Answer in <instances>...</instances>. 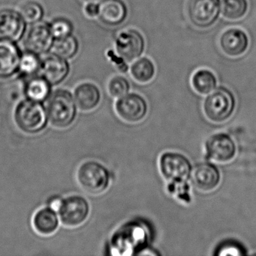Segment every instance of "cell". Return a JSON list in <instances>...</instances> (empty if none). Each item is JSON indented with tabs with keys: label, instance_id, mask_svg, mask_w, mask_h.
<instances>
[{
	"label": "cell",
	"instance_id": "cell-1",
	"mask_svg": "<svg viewBox=\"0 0 256 256\" xmlns=\"http://www.w3.org/2000/svg\"><path fill=\"white\" fill-rule=\"evenodd\" d=\"M49 124L58 130H66L72 126L77 118L78 106L74 96L70 90L56 89L46 102Z\"/></svg>",
	"mask_w": 256,
	"mask_h": 256
},
{
	"label": "cell",
	"instance_id": "cell-2",
	"mask_svg": "<svg viewBox=\"0 0 256 256\" xmlns=\"http://www.w3.org/2000/svg\"><path fill=\"white\" fill-rule=\"evenodd\" d=\"M14 120L20 132L30 136L42 132L49 124L44 103L26 98L19 102L16 106Z\"/></svg>",
	"mask_w": 256,
	"mask_h": 256
},
{
	"label": "cell",
	"instance_id": "cell-3",
	"mask_svg": "<svg viewBox=\"0 0 256 256\" xmlns=\"http://www.w3.org/2000/svg\"><path fill=\"white\" fill-rule=\"evenodd\" d=\"M236 100L233 92L220 86L208 94L203 103L204 114L214 124H222L233 115Z\"/></svg>",
	"mask_w": 256,
	"mask_h": 256
},
{
	"label": "cell",
	"instance_id": "cell-4",
	"mask_svg": "<svg viewBox=\"0 0 256 256\" xmlns=\"http://www.w3.org/2000/svg\"><path fill=\"white\" fill-rule=\"evenodd\" d=\"M77 181L86 192L100 194L110 186V172L102 163L88 160L84 162L78 168Z\"/></svg>",
	"mask_w": 256,
	"mask_h": 256
},
{
	"label": "cell",
	"instance_id": "cell-5",
	"mask_svg": "<svg viewBox=\"0 0 256 256\" xmlns=\"http://www.w3.org/2000/svg\"><path fill=\"white\" fill-rule=\"evenodd\" d=\"M186 12L193 26L198 29H208L220 18L221 0H187Z\"/></svg>",
	"mask_w": 256,
	"mask_h": 256
},
{
	"label": "cell",
	"instance_id": "cell-6",
	"mask_svg": "<svg viewBox=\"0 0 256 256\" xmlns=\"http://www.w3.org/2000/svg\"><path fill=\"white\" fill-rule=\"evenodd\" d=\"M58 212L60 222L64 226L79 227L89 218L90 204L86 198L79 194H72L61 200Z\"/></svg>",
	"mask_w": 256,
	"mask_h": 256
},
{
	"label": "cell",
	"instance_id": "cell-7",
	"mask_svg": "<svg viewBox=\"0 0 256 256\" xmlns=\"http://www.w3.org/2000/svg\"><path fill=\"white\" fill-rule=\"evenodd\" d=\"M160 169L164 179L174 182H186L191 176L192 166L182 154L166 152L160 158Z\"/></svg>",
	"mask_w": 256,
	"mask_h": 256
},
{
	"label": "cell",
	"instance_id": "cell-8",
	"mask_svg": "<svg viewBox=\"0 0 256 256\" xmlns=\"http://www.w3.org/2000/svg\"><path fill=\"white\" fill-rule=\"evenodd\" d=\"M115 110L119 118L128 124H138L146 118L148 106L142 96L132 92L118 98Z\"/></svg>",
	"mask_w": 256,
	"mask_h": 256
},
{
	"label": "cell",
	"instance_id": "cell-9",
	"mask_svg": "<svg viewBox=\"0 0 256 256\" xmlns=\"http://www.w3.org/2000/svg\"><path fill=\"white\" fill-rule=\"evenodd\" d=\"M144 37L136 29L122 31L116 37L115 48L116 53L127 62H132L140 58L145 50Z\"/></svg>",
	"mask_w": 256,
	"mask_h": 256
},
{
	"label": "cell",
	"instance_id": "cell-10",
	"mask_svg": "<svg viewBox=\"0 0 256 256\" xmlns=\"http://www.w3.org/2000/svg\"><path fill=\"white\" fill-rule=\"evenodd\" d=\"M205 150L209 160L218 163H227L236 156V146L230 136L217 133L206 140Z\"/></svg>",
	"mask_w": 256,
	"mask_h": 256
},
{
	"label": "cell",
	"instance_id": "cell-11",
	"mask_svg": "<svg viewBox=\"0 0 256 256\" xmlns=\"http://www.w3.org/2000/svg\"><path fill=\"white\" fill-rule=\"evenodd\" d=\"M54 42L48 24L38 23L28 30L24 43L26 50L41 56L48 54L53 49Z\"/></svg>",
	"mask_w": 256,
	"mask_h": 256
},
{
	"label": "cell",
	"instance_id": "cell-12",
	"mask_svg": "<svg viewBox=\"0 0 256 256\" xmlns=\"http://www.w3.org/2000/svg\"><path fill=\"white\" fill-rule=\"evenodd\" d=\"M26 24L19 12L10 8L0 10V38L18 42L25 36Z\"/></svg>",
	"mask_w": 256,
	"mask_h": 256
},
{
	"label": "cell",
	"instance_id": "cell-13",
	"mask_svg": "<svg viewBox=\"0 0 256 256\" xmlns=\"http://www.w3.org/2000/svg\"><path fill=\"white\" fill-rule=\"evenodd\" d=\"M22 52L16 42L0 38V80L18 73Z\"/></svg>",
	"mask_w": 256,
	"mask_h": 256
},
{
	"label": "cell",
	"instance_id": "cell-14",
	"mask_svg": "<svg viewBox=\"0 0 256 256\" xmlns=\"http://www.w3.org/2000/svg\"><path fill=\"white\" fill-rule=\"evenodd\" d=\"M70 73L68 60L61 58L56 54H48L42 59L38 74L48 80L52 86L62 84Z\"/></svg>",
	"mask_w": 256,
	"mask_h": 256
},
{
	"label": "cell",
	"instance_id": "cell-15",
	"mask_svg": "<svg viewBox=\"0 0 256 256\" xmlns=\"http://www.w3.org/2000/svg\"><path fill=\"white\" fill-rule=\"evenodd\" d=\"M250 40L245 31L236 28H229L221 34L218 40L222 52L229 58L242 56L248 50Z\"/></svg>",
	"mask_w": 256,
	"mask_h": 256
},
{
	"label": "cell",
	"instance_id": "cell-16",
	"mask_svg": "<svg viewBox=\"0 0 256 256\" xmlns=\"http://www.w3.org/2000/svg\"><path fill=\"white\" fill-rule=\"evenodd\" d=\"M193 185L204 192L214 191L221 181V174L218 168L210 162H202L196 164L192 170Z\"/></svg>",
	"mask_w": 256,
	"mask_h": 256
},
{
	"label": "cell",
	"instance_id": "cell-17",
	"mask_svg": "<svg viewBox=\"0 0 256 256\" xmlns=\"http://www.w3.org/2000/svg\"><path fill=\"white\" fill-rule=\"evenodd\" d=\"M128 14V6L124 0H106L100 4L98 18L106 26L114 28L122 24Z\"/></svg>",
	"mask_w": 256,
	"mask_h": 256
},
{
	"label": "cell",
	"instance_id": "cell-18",
	"mask_svg": "<svg viewBox=\"0 0 256 256\" xmlns=\"http://www.w3.org/2000/svg\"><path fill=\"white\" fill-rule=\"evenodd\" d=\"M73 96L78 108L82 112H92L101 102V91L95 84L91 82H84L78 85Z\"/></svg>",
	"mask_w": 256,
	"mask_h": 256
},
{
	"label": "cell",
	"instance_id": "cell-19",
	"mask_svg": "<svg viewBox=\"0 0 256 256\" xmlns=\"http://www.w3.org/2000/svg\"><path fill=\"white\" fill-rule=\"evenodd\" d=\"M60 223L58 211L50 206L38 210L32 217L34 229L43 236L54 234L59 228Z\"/></svg>",
	"mask_w": 256,
	"mask_h": 256
},
{
	"label": "cell",
	"instance_id": "cell-20",
	"mask_svg": "<svg viewBox=\"0 0 256 256\" xmlns=\"http://www.w3.org/2000/svg\"><path fill=\"white\" fill-rule=\"evenodd\" d=\"M52 86V84L44 77L36 74L24 79V94L28 100L44 103L53 92Z\"/></svg>",
	"mask_w": 256,
	"mask_h": 256
},
{
	"label": "cell",
	"instance_id": "cell-21",
	"mask_svg": "<svg viewBox=\"0 0 256 256\" xmlns=\"http://www.w3.org/2000/svg\"><path fill=\"white\" fill-rule=\"evenodd\" d=\"M192 86L197 94L208 95L216 88L217 78L215 74L208 68H200L193 74Z\"/></svg>",
	"mask_w": 256,
	"mask_h": 256
},
{
	"label": "cell",
	"instance_id": "cell-22",
	"mask_svg": "<svg viewBox=\"0 0 256 256\" xmlns=\"http://www.w3.org/2000/svg\"><path fill=\"white\" fill-rule=\"evenodd\" d=\"M130 73L134 80L138 83H149L155 77V64L146 56L138 58L132 64Z\"/></svg>",
	"mask_w": 256,
	"mask_h": 256
},
{
	"label": "cell",
	"instance_id": "cell-23",
	"mask_svg": "<svg viewBox=\"0 0 256 256\" xmlns=\"http://www.w3.org/2000/svg\"><path fill=\"white\" fill-rule=\"evenodd\" d=\"M247 0H221V14L228 20H238L248 12Z\"/></svg>",
	"mask_w": 256,
	"mask_h": 256
},
{
	"label": "cell",
	"instance_id": "cell-24",
	"mask_svg": "<svg viewBox=\"0 0 256 256\" xmlns=\"http://www.w3.org/2000/svg\"><path fill=\"white\" fill-rule=\"evenodd\" d=\"M42 58L34 52H22V59L18 74L24 79L38 74L41 67Z\"/></svg>",
	"mask_w": 256,
	"mask_h": 256
},
{
	"label": "cell",
	"instance_id": "cell-25",
	"mask_svg": "<svg viewBox=\"0 0 256 256\" xmlns=\"http://www.w3.org/2000/svg\"><path fill=\"white\" fill-rule=\"evenodd\" d=\"M52 50H54V53L64 59H72L78 53V40L73 35L60 40H55Z\"/></svg>",
	"mask_w": 256,
	"mask_h": 256
},
{
	"label": "cell",
	"instance_id": "cell-26",
	"mask_svg": "<svg viewBox=\"0 0 256 256\" xmlns=\"http://www.w3.org/2000/svg\"><path fill=\"white\" fill-rule=\"evenodd\" d=\"M19 12L25 22L30 24L40 23L44 16V10L42 5L35 0H29L24 2L20 6Z\"/></svg>",
	"mask_w": 256,
	"mask_h": 256
},
{
	"label": "cell",
	"instance_id": "cell-27",
	"mask_svg": "<svg viewBox=\"0 0 256 256\" xmlns=\"http://www.w3.org/2000/svg\"><path fill=\"white\" fill-rule=\"evenodd\" d=\"M48 25L55 40H60L72 35L74 26L71 20L65 18H56Z\"/></svg>",
	"mask_w": 256,
	"mask_h": 256
},
{
	"label": "cell",
	"instance_id": "cell-28",
	"mask_svg": "<svg viewBox=\"0 0 256 256\" xmlns=\"http://www.w3.org/2000/svg\"><path fill=\"white\" fill-rule=\"evenodd\" d=\"M107 88L110 96L119 98L128 94L131 86L130 82L125 77L116 76L110 79Z\"/></svg>",
	"mask_w": 256,
	"mask_h": 256
},
{
	"label": "cell",
	"instance_id": "cell-29",
	"mask_svg": "<svg viewBox=\"0 0 256 256\" xmlns=\"http://www.w3.org/2000/svg\"><path fill=\"white\" fill-rule=\"evenodd\" d=\"M108 56L110 58V60L114 62V64H115V66L118 67L119 71H120L122 73H126L128 72V66L126 61L124 58H121L120 56H116L114 53L113 50H109Z\"/></svg>",
	"mask_w": 256,
	"mask_h": 256
},
{
	"label": "cell",
	"instance_id": "cell-30",
	"mask_svg": "<svg viewBox=\"0 0 256 256\" xmlns=\"http://www.w3.org/2000/svg\"><path fill=\"white\" fill-rule=\"evenodd\" d=\"M224 245H222L220 248V252L218 254H242L245 252H242L240 246L238 245H234V242H228L227 244H224Z\"/></svg>",
	"mask_w": 256,
	"mask_h": 256
},
{
	"label": "cell",
	"instance_id": "cell-31",
	"mask_svg": "<svg viewBox=\"0 0 256 256\" xmlns=\"http://www.w3.org/2000/svg\"><path fill=\"white\" fill-rule=\"evenodd\" d=\"M100 11V4L88 2L84 7V14L90 18H98Z\"/></svg>",
	"mask_w": 256,
	"mask_h": 256
},
{
	"label": "cell",
	"instance_id": "cell-32",
	"mask_svg": "<svg viewBox=\"0 0 256 256\" xmlns=\"http://www.w3.org/2000/svg\"><path fill=\"white\" fill-rule=\"evenodd\" d=\"M84 2L88 4V2H94V4H101L104 2L106 0H83Z\"/></svg>",
	"mask_w": 256,
	"mask_h": 256
}]
</instances>
